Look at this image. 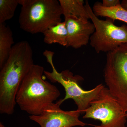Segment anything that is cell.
Returning <instances> with one entry per match:
<instances>
[{"label":"cell","mask_w":127,"mask_h":127,"mask_svg":"<svg viewBox=\"0 0 127 127\" xmlns=\"http://www.w3.org/2000/svg\"><path fill=\"white\" fill-rule=\"evenodd\" d=\"M44 68L34 64L24 78L16 96L21 110L38 116L60 95L58 89L43 78Z\"/></svg>","instance_id":"obj_2"},{"label":"cell","mask_w":127,"mask_h":127,"mask_svg":"<svg viewBox=\"0 0 127 127\" xmlns=\"http://www.w3.org/2000/svg\"><path fill=\"white\" fill-rule=\"evenodd\" d=\"M120 5L123 9L127 11V0H123Z\"/></svg>","instance_id":"obj_16"},{"label":"cell","mask_w":127,"mask_h":127,"mask_svg":"<svg viewBox=\"0 0 127 127\" xmlns=\"http://www.w3.org/2000/svg\"><path fill=\"white\" fill-rule=\"evenodd\" d=\"M62 15L64 17L73 16L90 19L83 0H59Z\"/></svg>","instance_id":"obj_12"},{"label":"cell","mask_w":127,"mask_h":127,"mask_svg":"<svg viewBox=\"0 0 127 127\" xmlns=\"http://www.w3.org/2000/svg\"><path fill=\"white\" fill-rule=\"evenodd\" d=\"M93 11L97 17H105L114 22L119 20L127 24V11L123 9L121 5L112 8H106L102 6L101 2H95L93 7Z\"/></svg>","instance_id":"obj_13"},{"label":"cell","mask_w":127,"mask_h":127,"mask_svg":"<svg viewBox=\"0 0 127 127\" xmlns=\"http://www.w3.org/2000/svg\"><path fill=\"white\" fill-rule=\"evenodd\" d=\"M43 34V41L46 44L58 43L66 47L67 45L68 32L65 21L50 27Z\"/></svg>","instance_id":"obj_10"},{"label":"cell","mask_w":127,"mask_h":127,"mask_svg":"<svg viewBox=\"0 0 127 127\" xmlns=\"http://www.w3.org/2000/svg\"><path fill=\"white\" fill-rule=\"evenodd\" d=\"M85 6L89 18L95 27V31L91 35L90 45L97 53H107L115 50L121 44L127 43V26H118L113 21L108 18L105 20L98 18L94 13L88 1Z\"/></svg>","instance_id":"obj_6"},{"label":"cell","mask_w":127,"mask_h":127,"mask_svg":"<svg viewBox=\"0 0 127 127\" xmlns=\"http://www.w3.org/2000/svg\"><path fill=\"white\" fill-rule=\"evenodd\" d=\"M0 127H5L2 123H0Z\"/></svg>","instance_id":"obj_17"},{"label":"cell","mask_w":127,"mask_h":127,"mask_svg":"<svg viewBox=\"0 0 127 127\" xmlns=\"http://www.w3.org/2000/svg\"><path fill=\"white\" fill-rule=\"evenodd\" d=\"M33 51L26 41L13 45L8 59L0 71V113L12 115L16 96L25 76L34 65Z\"/></svg>","instance_id":"obj_1"},{"label":"cell","mask_w":127,"mask_h":127,"mask_svg":"<svg viewBox=\"0 0 127 127\" xmlns=\"http://www.w3.org/2000/svg\"><path fill=\"white\" fill-rule=\"evenodd\" d=\"M18 5L17 0H0V24L14 17Z\"/></svg>","instance_id":"obj_14"},{"label":"cell","mask_w":127,"mask_h":127,"mask_svg":"<svg viewBox=\"0 0 127 127\" xmlns=\"http://www.w3.org/2000/svg\"><path fill=\"white\" fill-rule=\"evenodd\" d=\"M14 44L13 33L9 26L0 24V68L7 61Z\"/></svg>","instance_id":"obj_11"},{"label":"cell","mask_w":127,"mask_h":127,"mask_svg":"<svg viewBox=\"0 0 127 127\" xmlns=\"http://www.w3.org/2000/svg\"><path fill=\"white\" fill-rule=\"evenodd\" d=\"M84 113L83 118L101 122V125L97 127H126L127 114L105 86Z\"/></svg>","instance_id":"obj_7"},{"label":"cell","mask_w":127,"mask_h":127,"mask_svg":"<svg viewBox=\"0 0 127 127\" xmlns=\"http://www.w3.org/2000/svg\"><path fill=\"white\" fill-rule=\"evenodd\" d=\"M64 21L68 32L66 47L78 49L87 45L91 35L95 31L93 23L88 19L73 16L65 17Z\"/></svg>","instance_id":"obj_9"},{"label":"cell","mask_w":127,"mask_h":127,"mask_svg":"<svg viewBox=\"0 0 127 127\" xmlns=\"http://www.w3.org/2000/svg\"><path fill=\"white\" fill-rule=\"evenodd\" d=\"M54 54L55 53L51 51H47L44 53L47 61L52 67V71L45 70L44 74L51 82L59 83L63 87L65 92V96L62 99V102L63 103L68 99H72L77 105V109L80 112L81 114L85 113L91 103L98 96L104 85L98 84L89 91L83 89L79 85V82L83 79L81 76L74 75L68 70L60 73L57 71L53 61Z\"/></svg>","instance_id":"obj_4"},{"label":"cell","mask_w":127,"mask_h":127,"mask_svg":"<svg viewBox=\"0 0 127 127\" xmlns=\"http://www.w3.org/2000/svg\"><path fill=\"white\" fill-rule=\"evenodd\" d=\"M104 76L109 92L127 116V43L107 53Z\"/></svg>","instance_id":"obj_5"},{"label":"cell","mask_w":127,"mask_h":127,"mask_svg":"<svg viewBox=\"0 0 127 127\" xmlns=\"http://www.w3.org/2000/svg\"><path fill=\"white\" fill-rule=\"evenodd\" d=\"M22 6L19 17L21 29L32 34L42 33L62 22V13L57 0H17Z\"/></svg>","instance_id":"obj_3"},{"label":"cell","mask_w":127,"mask_h":127,"mask_svg":"<svg viewBox=\"0 0 127 127\" xmlns=\"http://www.w3.org/2000/svg\"><path fill=\"white\" fill-rule=\"evenodd\" d=\"M62 99L48 105L40 115L30 116V119L41 127H84L88 125L79 119L81 114L77 109L65 111L61 109Z\"/></svg>","instance_id":"obj_8"},{"label":"cell","mask_w":127,"mask_h":127,"mask_svg":"<svg viewBox=\"0 0 127 127\" xmlns=\"http://www.w3.org/2000/svg\"><path fill=\"white\" fill-rule=\"evenodd\" d=\"M120 4L119 0H103L102 2H101L103 7L108 8L116 7Z\"/></svg>","instance_id":"obj_15"}]
</instances>
